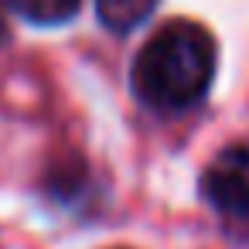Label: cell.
Here are the masks:
<instances>
[{"label": "cell", "instance_id": "5", "mask_svg": "<svg viewBox=\"0 0 249 249\" xmlns=\"http://www.w3.org/2000/svg\"><path fill=\"white\" fill-rule=\"evenodd\" d=\"M11 41V28H7V21H4V14H0V48H4Z\"/></svg>", "mask_w": 249, "mask_h": 249}, {"label": "cell", "instance_id": "3", "mask_svg": "<svg viewBox=\"0 0 249 249\" xmlns=\"http://www.w3.org/2000/svg\"><path fill=\"white\" fill-rule=\"evenodd\" d=\"M160 0H96V18L113 35H130L154 18Z\"/></svg>", "mask_w": 249, "mask_h": 249}, {"label": "cell", "instance_id": "2", "mask_svg": "<svg viewBox=\"0 0 249 249\" xmlns=\"http://www.w3.org/2000/svg\"><path fill=\"white\" fill-rule=\"evenodd\" d=\"M198 188L225 229L249 242V143L222 147L201 171Z\"/></svg>", "mask_w": 249, "mask_h": 249}, {"label": "cell", "instance_id": "4", "mask_svg": "<svg viewBox=\"0 0 249 249\" xmlns=\"http://www.w3.org/2000/svg\"><path fill=\"white\" fill-rule=\"evenodd\" d=\"M4 7L14 11L18 18H24L28 24L62 28V24L75 21V14L82 11V0H4Z\"/></svg>", "mask_w": 249, "mask_h": 249}, {"label": "cell", "instance_id": "1", "mask_svg": "<svg viewBox=\"0 0 249 249\" xmlns=\"http://www.w3.org/2000/svg\"><path fill=\"white\" fill-rule=\"evenodd\" d=\"M218 48L205 24L171 18L137 52L130 65L133 96L164 116L195 109L215 82Z\"/></svg>", "mask_w": 249, "mask_h": 249}]
</instances>
